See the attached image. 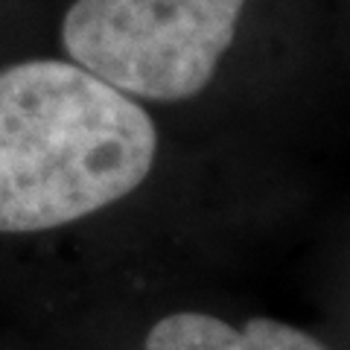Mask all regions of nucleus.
I'll use <instances>...</instances> for the list:
<instances>
[{"mask_svg":"<svg viewBox=\"0 0 350 350\" xmlns=\"http://www.w3.org/2000/svg\"><path fill=\"white\" fill-rule=\"evenodd\" d=\"M158 129L135 96L76 62L0 70V234H38L126 199L149 178Z\"/></svg>","mask_w":350,"mask_h":350,"instance_id":"f257e3e1","label":"nucleus"},{"mask_svg":"<svg viewBox=\"0 0 350 350\" xmlns=\"http://www.w3.org/2000/svg\"><path fill=\"white\" fill-rule=\"evenodd\" d=\"M248 0H73L62 21L70 62L135 100L199 96L237 38Z\"/></svg>","mask_w":350,"mask_h":350,"instance_id":"f03ea898","label":"nucleus"},{"mask_svg":"<svg viewBox=\"0 0 350 350\" xmlns=\"http://www.w3.org/2000/svg\"><path fill=\"white\" fill-rule=\"evenodd\" d=\"M144 350H330L315 336L275 319L234 327L211 312L181 310L152 324Z\"/></svg>","mask_w":350,"mask_h":350,"instance_id":"7ed1b4c3","label":"nucleus"}]
</instances>
